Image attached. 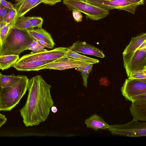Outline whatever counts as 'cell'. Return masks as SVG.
<instances>
[{
  "instance_id": "603a6c76",
  "label": "cell",
  "mask_w": 146,
  "mask_h": 146,
  "mask_svg": "<svg viewBox=\"0 0 146 146\" xmlns=\"http://www.w3.org/2000/svg\"><path fill=\"white\" fill-rule=\"evenodd\" d=\"M17 13L15 9H9L8 11L5 20L6 25H13L17 20Z\"/></svg>"
},
{
  "instance_id": "d4e9b609",
  "label": "cell",
  "mask_w": 146,
  "mask_h": 146,
  "mask_svg": "<svg viewBox=\"0 0 146 146\" xmlns=\"http://www.w3.org/2000/svg\"><path fill=\"white\" fill-rule=\"evenodd\" d=\"M44 46L35 40L32 42L29 50H31L33 53L46 51L48 50L44 48Z\"/></svg>"
},
{
  "instance_id": "cb8c5ba5",
  "label": "cell",
  "mask_w": 146,
  "mask_h": 146,
  "mask_svg": "<svg viewBox=\"0 0 146 146\" xmlns=\"http://www.w3.org/2000/svg\"><path fill=\"white\" fill-rule=\"evenodd\" d=\"M128 77L129 79H138L144 81L146 78V70L132 71Z\"/></svg>"
},
{
  "instance_id": "d6986e66",
  "label": "cell",
  "mask_w": 146,
  "mask_h": 146,
  "mask_svg": "<svg viewBox=\"0 0 146 146\" xmlns=\"http://www.w3.org/2000/svg\"><path fill=\"white\" fill-rule=\"evenodd\" d=\"M65 56L68 57L78 61L88 62L95 64L99 62V60L84 56L78 53L73 51L68 47Z\"/></svg>"
},
{
  "instance_id": "e0dca14e",
  "label": "cell",
  "mask_w": 146,
  "mask_h": 146,
  "mask_svg": "<svg viewBox=\"0 0 146 146\" xmlns=\"http://www.w3.org/2000/svg\"><path fill=\"white\" fill-rule=\"evenodd\" d=\"M35 0H21L14 5L17 13V19L23 16L31 9V7Z\"/></svg>"
},
{
  "instance_id": "1f68e13d",
  "label": "cell",
  "mask_w": 146,
  "mask_h": 146,
  "mask_svg": "<svg viewBox=\"0 0 146 146\" xmlns=\"http://www.w3.org/2000/svg\"><path fill=\"white\" fill-rule=\"evenodd\" d=\"M135 3H138L140 5H143L144 3V0H126Z\"/></svg>"
},
{
  "instance_id": "e575fe53",
  "label": "cell",
  "mask_w": 146,
  "mask_h": 146,
  "mask_svg": "<svg viewBox=\"0 0 146 146\" xmlns=\"http://www.w3.org/2000/svg\"><path fill=\"white\" fill-rule=\"evenodd\" d=\"M21 0H15V1L16 2H17L20 1Z\"/></svg>"
},
{
  "instance_id": "8d00e7d4",
  "label": "cell",
  "mask_w": 146,
  "mask_h": 146,
  "mask_svg": "<svg viewBox=\"0 0 146 146\" xmlns=\"http://www.w3.org/2000/svg\"><path fill=\"white\" fill-rule=\"evenodd\" d=\"M83 0V1H84L85 2L86 1H87L88 0Z\"/></svg>"
},
{
  "instance_id": "ffe728a7",
  "label": "cell",
  "mask_w": 146,
  "mask_h": 146,
  "mask_svg": "<svg viewBox=\"0 0 146 146\" xmlns=\"http://www.w3.org/2000/svg\"><path fill=\"white\" fill-rule=\"evenodd\" d=\"M22 76H6L1 74V82L2 88L11 86L17 83L21 79Z\"/></svg>"
},
{
  "instance_id": "8fae6325",
  "label": "cell",
  "mask_w": 146,
  "mask_h": 146,
  "mask_svg": "<svg viewBox=\"0 0 146 146\" xmlns=\"http://www.w3.org/2000/svg\"><path fill=\"white\" fill-rule=\"evenodd\" d=\"M68 48L78 53L93 55L102 58L105 56L102 51L85 42L78 40Z\"/></svg>"
},
{
  "instance_id": "f546056e",
  "label": "cell",
  "mask_w": 146,
  "mask_h": 146,
  "mask_svg": "<svg viewBox=\"0 0 146 146\" xmlns=\"http://www.w3.org/2000/svg\"><path fill=\"white\" fill-rule=\"evenodd\" d=\"M1 4L9 9H15L14 5L5 0H1Z\"/></svg>"
},
{
  "instance_id": "3957f363",
  "label": "cell",
  "mask_w": 146,
  "mask_h": 146,
  "mask_svg": "<svg viewBox=\"0 0 146 146\" xmlns=\"http://www.w3.org/2000/svg\"><path fill=\"white\" fill-rule=\"evenodd\" d=\"M29 80L26 76H22L15 84L2 88L0 111H10L18 104L27 91Z\"/></svg>"
},
{
  "instance_id": "f1b7e54d",
  "label": "cell",
  "mask_w": 146,
  "mask_h": 146,
  "mask_svg": "<svg viewBox=\"0 0 146 146\" xmlns=\"http://www.w3.org/2000/svg\"><path fill=\"white\" fill-rule=\"evenodd\" d=\"M72 15L76 21L79 22L82 21V16L80 11L75 10H72Z\"/></svg>"
},
{
  "instance_id": "277c9868",
  "label": "cell",
  "mask_w": 146,
  "mask_h": 146,
  "mask_svg": "<svg viewBox=\"0 0 146 146\" xmlns=\"http://www.w3.org/2000/svg\"><path fill=\"white\" fill-rule=\"evenodd\" d=\"M63 3L70 11L75 10L83 13L86 15L87 18L94 21L103 19L109 14V11L82 0H63Z\"/></svg>"
},
{
  "instance_id": "7a4b0ae2",
  "label": "cell",
  "mask_w": 146,
  "mask_h": 146,
  "mask_svg": "<svg viewBox=\"0 0 146 146\" xmlns=\"http://www.w3.org/2000/svg\"><path fill=\"white\" fill-rule=\"evenodd\" d=\"M35 40L27 30L12 27L5 40L0 45V55H19L22 52L29 50Z\"/></svg>"
},
{
  "instance_id": "4fadbf2b",
  "label": "cell",
  "mask_w": 146,
  "mask_h": 146,
  "mask_svg": "<svg viewBox=\"0 0 146 146\" xmlns=\"http://www.w3.org/2000/svg\"><path fill=\"white\" fill-rule=\"evenodd\" d=\"M130 113L135 121H146V99L135 101L130 107Z\"/></svg>"
},
{
  "instance_id": "9a60e30c",
  "label": "cell",
  "mask_w": 146,
  "mask_h": 146,
  "mask_svg": "<svg viewBox=\"0 0 146 146\" xmlns=\"http://www.w3.org/2000/svg\"><path fill=\"white\" fill-rule=\"evenodd\" d=\"M51 61H34L27 62L16 63L13 67L19 71H36L40 66Z\"/></svg>"
},
{
  "instance_id": "83f0119b",
  "label": "cell",
  "mask_w": 146,
  "mask_h": 146,
  "mask_svg": "<svg viewBox=\"0 0 146 146\" xmlns=\"http://www.w3.org/2000/svg\"><path fill=\"white\" fill-rule=\"evenodd\" d=\"M9 9L1 4V5L0 6V24H5V19Z\"/></svg>"
},
{
  "instance_id": "9c48e42d",
  "label": "cell",
  "mask_w": 146,
  "mask_h": 146,
  "mask_svg": "<svg viewBox=\"0 0 146 146\" xmlns=\"http://www.w3.org/2000/svg\"><path fill=\"white\" fill-rule=\"evenodd\" d=\"M85 2L108 11L116 9L133 14L137 7L140 5L126 0H88Z\"/></svg>"
},
{
  "instance_id": "484cf974",
  "label": "cell",
  "mask_w": 146,
  "mask_h": 146,
  "mask_svg": "<svg viewBox=\"0 0 146 146\" xmlns=\"http://www.w3.org/2000/svg\"><path fill=\"white\" fill-rule=\"evenodd\" d=\"M13 27L12 25L3 24L0 29V45L5 40L10 29Z\"/></svg>"
},
{
  "instance_id": "4316f807",
  "label": "cell",
  "mask_w": 146,
  "mask_h": 146,
  "mask_svg": "<svg viewBox=\"0 0 146 146\" xmlns=\"http://www.w3.org/2000/svg\"><path fill=\"white\" fill-rule=\"evenodd\" d=\"M28 20L31 26L34 27L38 28H42L43 19L40 17H28Z\"/></svg>"
},
{
  "instance_id": "ac0fdd59",
  "label": "cell",
  "mask_w": 146,
  "mask_h": 146,
  "mask_svg": "<svg viewBox=\"0 0 146 146\" xmlns=\"http://www.w3.org/2000/svg\"><path fill=\"white\" fill-rule=\"evenodd\" d=\"M19 59L17 55H0V69L4 70L12 67Z\"/></svg>"
},
{
  "instance_id": "7402d4cb",
  "label": "cell",
  "mask_w": 146,
  "mask_h": 146,
  "mask_svg": "<svg viewBox=\"0 0 146 146\" xmlns=\"http://www.w3.org/2000/svg\"><path fill=\"white\" fill-rule=\"evenodd\" d=\"M93 64H89L80 66L77 68L80 72L83 80L84 86L86 87H87V79L89 77V74L92 71Z\"/></svg>"
},
{
  "instance_id": "d590c367",
  "label": "cell",
  "mask_w": 146,
  "mask_h": 146,
  "mask_svg": "<svg viewBox=\"0 0 146 146\" xmlns=\"http://www.w3.org/2000/svg\"><path fill=\"white\" fill-rule=\"evenodd\" d=\"M3 24H0V29Z\"/></svg>"
},
{
  "instance_id": "6da1fadb",
  "label": "cell",
  "mask_w": 146,
  "mask_h": 146,
  "mask_svg": "<svg viewBox=\"0 0 146 146\" xmlns=\"http://www.w3.org/2000/svg\"><path fill=\"white\" fill-rule=\"evenodd\" d=\"M51 87L41 75L29 80L27 101L20 110L26 126L38 125L47 118L54 104L50 93Z\"/></svg>"
},
{
  "instance_id": "44dd1931",
  "label": "cell",
  "mask_w": 146,
  "mask_h": 146,
  "mask_svg": "<svg viewBox=\"0 0 146 146\" xmlns=\"http://www.w3.org/2000/svg\"><path fill=\"white\" fill-rule=\"evenodd\" d=\"M13 27L16 29L25 30L34 28L31 26L28 17L24 16L19 17L16 20Z\"/></svg>"
},
{
  "instance_id": "52a82bcc",
  "label": "cell",
  "mask_w": 146,
  "mask_h": 146,
  "mask_svg": "<svg viewBox=\"0 0 146 146\" xmlns=\"http://www.w3.org/2000/svg\"><path fill=\"white\" fill-rule=\"evenodd\" d=\"M123 58L127 77L132 71L146 70V47L123 54Z\"/></svg>"
},
{
  "instance_id": "8992f818",
  "label": "cell",
  "mask_w": 146,
  "mask_h": 146,
  "mask_svg": "<svg viewBox=\"0 0 146 146\" xmlns=\"http://www.w3.org/2000/svg\"><path fill=\"white\" fill-rule=\"evenodd\" d=\"M121 91L125 99L132 102L146 99V82L140 80L126 79Z\"/></svg>"
},
{
  "instance_id": "7c38bea8",
  "label": "cell",
  "mask_w": 146,
  "mask_h": 146,
  "mask_svg": "<svg viewBox=\"0 0 146 146\" xmlns=\"http://www.w3.org/2000/svg\"><path fill=\"white\" fill-rule=\"evenodd\" d=\"M30 35L36 40L43 45L45 48H52L55 43L50 35L42 28L27 30Z\"/></svg>"
},
{
  "instance_id": "ba28073f",
  "label": "cell",
  "mask_w": 146,
  "mask_h": 146,
  "mask_svg": "<svg viewBox=\"0 0 146 146\" xmlns=\"http://www.w3.org/2000/svg\"><path fill=\"white\" fill-rule=\"evenodd\" d=\"M68 47H59L46 51L30 53L25 55L19 59L18 63L27 62L34 61H52L64 56Z\"/></svg>"
},
{
  "instance_id": "5bb4252c",
  "label": "cell",
  "mask_w": 146,
  "mask_h": 146,
  "mask_svg": "<svg viewBox=\"0 0 146 146\" xmlns=\"http://www.w3.org/2000/svg\"><path fill=\"white\" fill-rule=\"evenodd\" d=\"M84 123L86 127L92 129L96 131L99 129H107L109 125L103 119L97 114H94L86 119Z\"/></svg>"
},
{
  "instance_id": "30bf717a",
  "label": "cell",
  "mask_w": 146,
  "mask_h": 146,
  "mask_svg": "<svg viewBox=\"0 0 146 146\" xmlns=\"http://www.w3.org/2000/svg\"><path fill=\"white\" fill-rule=\"evenodd\" d=\"M91 63L77 60L65 56L57 59L40 66L36 71L44 69L64 70L78 67Z\"/></svg>"
},
{
  "instance_id": "2e32d148",
  "label": "cell",
  "mask_w": 146,
  "mask_h": 146,
  "mask_svg": "<svg viewBox=\"0 0 146 146\" xmlns=\"http://www.w3.org/2000/svg\"><path fill=\"white\" fill-rule=\"evenodd\" d=\"M146 41V33H143L136 36L132 37L129 44L125 49L123 54L132 52L137 49L144 42Z\"/></svg>"
},
{
  "instance_id": "74e56055",
  "label": "cell",
  "mask_w": 146,
  "mask_h": 146,
  "mask_svg": "<svg viewBox=\"0 0 146 146\" xmlns=\"http://www.w3.org/2000/svg\"><path fill=\"white\" fill-rule=\"evenodd\" d=\"M0 1H1V0H0V6L1 5V2H0Z\"/></svg>"
},
{
  "instance_id": "4dcf8cb0",
  "label": "cell",
  "mask_w": 146,
  "mask_h": 146,
  "mask_svg": "<svg viewBox=\"0 0 146 146\" xmlns=\"http://www.w3.org/2000/svg\"><path fill=\"white\" fill-rule=\"evenodd\" d=\"M61 1V0H44L42 3L45 4L52 5L58 2H60Z\"/></svg>"
},
{
  "instance_id": "836d02e7",
  "label": "cell",
  "mask_w": 146,
  "mask_h": 146,
  "mask_svg": "<svg viewBox=\"0 0 146 146\" xmlns=\"http://www.w3.org/2000/svg\"><path fill=\"white\" fill-rule=\"evenodd\" d=\"M1 74L0 72V94L1 92V90L2 88L1 85Z\"/></svg>"
},
{
  "instance_id": "5b68a950",
  "label": "cell",
  "mask_w": 146,
  "mask_h": 146,
  "mask_svg": "<svg viewBox=\"0 0 146 146\" xmlns=\"http://www.w3.org/2000/svg\"><path fill=\"white\" fill-rule=\"evenodd\" d=\"M108 129L114 135L131 137L144 136H146V123L133 119L125 124L109 125Z\"/></svg>"
},
{
  "instance_id": "d6a6232c",
  "label": "cell",
  "mask_w": 146,
  "mask_h": 146,
  "mask_svg": "<svg viewBox=\"0 0 146 146\" xmlns=\"http://www.w3.org/2000/svg\"><path fill=\"white\" fill-rule=\"evenodd\" d=\"M51 110L52 112L54 113L56 112L57 111V109L56 107L55 106H52L51 107Z\"/></svg>"
}]
</instances>
